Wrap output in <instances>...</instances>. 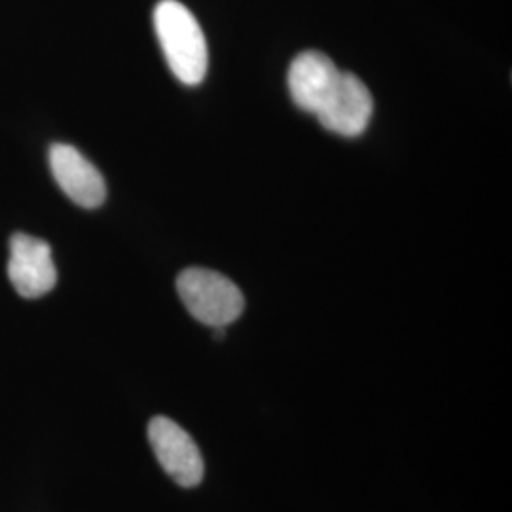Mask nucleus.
I'll return each instance as SVG.
<instances>
[{
    "instance_id": "obj_6",
    "label": "nucleus",
    "mask_w": 512,
    "mask_h": 512,
    "mask_svg": "<svg viewBox=\"0 0 512 512\" xmlns=\"http://www.w3.org/2000/svg\"><path fill=\"white\" fill-rule=\"evenodd\" d=\"M50 169L55 183L84 209H95L107 198V184L99 169L82 156L80 150L55 143L50 148Z\"/></svg>"
},
{
    "instance_id": "obj_2",
    "label": "nucleus",
    "mask_w": 512,
    "mask_h": 512,
    "mask_svg": "<svg viewBox=\"0 0 512 512\" xmlns=\"http://www.w3.org/2000/svg\"><path fill=\"white\" fill-rule=\"evenodd\" d=\"M177 293L190 315L213 329L232 325L245 310V298L238 285L213 270H184L177 277Z\"/></svg>"
},
{
    "instance_id": "obj_1",
    "label": "nucleus",
    "mask_w": 512,
    "mask_h": 512,
    "mask_svg": "<svg viewBox=\"0 0 512 512\" xmlns=\"http://www.w3.org/2000/svg\"><path fill=\"white\" fill-rule=\"evenodd\" d=\"M154 29L171 73L186 86L202 84L209 50L194 14L177 0H162L154 8Z\"/></svg>"
},
{
    "instance_id": "obj_7",
    "label": "nucleus",
    "mask_w": 512,
    "mask_h": 512,
    "mask_svg": "<svg viewBox=\"0 0 512 512\" xmlns=\"http://www.w3.org/2000/svg\"><path fill=\"white\" fill-rule=\"evenodd\" d=\"M340 73L329 55L315 50L296 55L287 76L294 105L304 112L317 114L334 90Z\"/></svg>"
},
{
    "instance_id": "obj_3",
    "label": "nucleus",
    "mask_w": 512,
    "mask_h": 512,
    "mask_svg": "<svg viewBox=\"0 0 512 512\" xmlns=\"http://www.w3.org/2000/svg\"><path fill=\"white\" fill-rule=\"evenodd\" d=\"M148 440L165 473L179 486L196 488L202 484L205 475L202 452L179 423L164 416L152 418L148 423Z\"/></svg>"
},
{
    "instance_id": "obj_5",
    "label": "nucleus",
    "mask_w": 512,
    "mask_h": 512,
    "mask_svg": "<svg viewBox=\"0 0 512 512\" xmlns=\"http://www.w3.org/2000/svg\"><path fill=\"white\" fill-rule=\"evenodd\" d=\"M8 277L23 298H40L50 293L57 283L50 245L29 234H14L10 239Z\"/></svg>"
},
{
    "instance_id": "obj_4",
    "label": "nucleus",
    "mask_w": 512,
    "mask_h": 512,
    "mask_svg": "<svg viewBox=\"0 0 512 512\" xmlns=\"http://www.w3.org/2000/svg\"><path fill=\"white\" fill-rule=\"evenodd\" d=\"M374 112L372 93L365 82L353 73L342 71L323 107L315 114L321 126L342 137H359L365 133Z\"/></svg>"
}]
</instances>
